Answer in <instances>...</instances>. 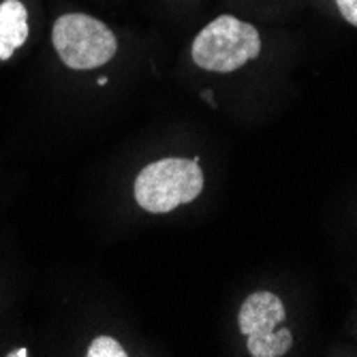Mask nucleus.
<instances>
[{
  "mask_svg": "<svg viewBox=\"0 0 357 357\" xmlns=\"http://www.w3.org/2000/svg\"><path fill=\"white\" fill-rule=\"evenodd\" d=\"M284 319V306L272 291H255L244 300L238 326L246 336V349L252 357H282L291 349L294 334L287 328H278Z\"/></svg>",
  "mask_w": 357,
  "mask_h": 357,
  "instance_id": "nucleus-4",
  "label": "nucleus"
},
{
  "mask_svg": "<svg viewBox=\"0 0 357 357\" xmlns=\"http://www.w3.org/2000/svg\"><path fill=\"white\" fill-rule=\"evenodd\" d=\"M336 7L342 20L357 28V0H336Z\"/></svg>",
  "mask_w": 357,
  "mask_h": 357,
  "instance_id": "nucleus-7",
  "label": "nucleus"
},
{
  "mask_svg": "<svg viewBox=\"0 0 357 357\" xmlns=\"http://www.w3.org/2000/svg\"><path fill=\"white\" fill-rule=\"evenodd\" d=\"M261 54L259 30L236 15H218L192 41V62L204 71L231 73Z\"/></svg>",
  "mask_w": 357,
  "mask_h": 357,
  "instance_id": "nucleus-2",
  "label": "nucleus"
},
{
  "mask_svg": "<svg viewBox=\"0 0 357 357\" xmlns=\"http://www.w3.org/2000/svg\"><path fill=\"white\" fill-rule=\"evenodd\" d=\"M126 355L128 353L124 351V347L112 336H96L86 351V357H126Z\"/></svg>",
  "mask_w": 357,
  "mask_h": 357,
  "instance_id": "nucleus-6",
  "label": "nucleus"
},
{
  "mask_svg": "<svg viewBox=\"0 0 357 357\" xmlns=\"http://www.w3.org/2000/svg\"><path fill=\"white\" fill-rule=\"evenodd\" d=\"M15 355H20V357H26V349H20V351H13V353H9V357H15Z\"/></svg>",
  "mask_w": 357,
  "mask_h": 357,
  "instance_id": "nucleus-8",
  "label": "nucleus"
},
{
  "mask_svg": "<svg viewBox=\"0 0 357 357\" xmlns=\"http://www.w3.org/2000/svg\"><path fill=\"white\" fill-rule=\"evenodd\" d=\"M28 11L20 0L0 3V60H9L28 39Z\"/></svg>",
  "mask_w": 357,
  "mask_h": 357,
  "instance_id": "nucleus-5",
  "label": "nucleus"
},
{
  "mask_svg": "<svg viewBox=\"0 0 357 357\" xmlns=\"http://www.w3.org/2000/svg\"><path fill=\"white\" fill-rule=\"evenodd\" d=\"M52 43L69 69L90 71L109 62L118 39L107 24L86 13H64L52 28Z\"/></svg>",
  "mask_w": 357,
  "mask_h": 357,
  "instance_id": "nucleus-3",
  "label": "nucleus"
},
{
  "mask_svg": "<svg viewBox=\"0 0 357 357\" xmlns=\"http://www.w3.org/2000/svg\"><path fill=\"white\" fill-rule=\"evenodd\" d=\"M204 184V172L195 158H160L137 174L135 199L150 214H167L197 199Z\"/></svg>",
  "mask_w": 357,
  "mask_h": 357,
  "instance_id": "nucleus-1",
  "label": "nucleus"
}]
</instances>
